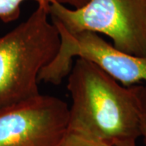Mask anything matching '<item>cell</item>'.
Segmentation results:
<instances>
[{
    "label": "cell",
    "mask_w": 146,
    "mask_h": 146,
    "mask_svg": "<svg viewBox=\"0 0 146 146\" xmlns=\"http://www.w3.org/2000/svg\"><path fill=\"white\" fill-rule=\"evenodd\" d=\"M68 131L114 145L141 136L136 85L124 87L77 58L68 74Z\"/></svg>",
    "instance_id": "cell-1"
},
{
    "label": "cell",
    "mask_w": 146,
    "mask_h": 146,
    "mask_svg": "<svg viewBox=\"0 0 146 146\" xmlns=\"http://www.w3.org/2000/svg\"><path fill=\"white\" fill-rule=\"evenodd\" d=\"M49 6L38 3L26 21L0 36V108L41 94L39 75L60 44L57 28L49 21Z\"/></svg>",
    "instance_id": "cell-2"
},
{
    "label": "cell",
    "mask_w": 146,
    "mask_h": 146,
    "mask_svg": "<svg viewBox=\"0 0 146 146\" xmlns=\"http://www.w3.org/2000/svg\"><path fill=\"white\" fill-rule=\"evenodd\" d=\"M49 12L70 33H102L120 51L146 57V0H89L73 9L54 2Z\"/></svg>",
    "instance_id": "cell-3"
},
{
    "label": "cell",
    "mask_w": 146,
    "mask_h": 146,
    "mask_svg": "<svg viewBox=\"0 0 146 146\" xmlns=\"http://www.w3.org/2000/svg\"><path fill=\"white\" fill-rule=\"evenodd\" d=\"M52 23L57 28L60 44L55 56L42 70L39 81L61 84L70 72L73 58H80L95 64L124 87L146 82V57L120 51L98 33H70L59 24Z\"/></svg>",
    "instance_id": "cell-4"
},
{
    "label": "cell",
    "mask_w": 146,
    "mask_h": 146,
    "mask_svg": "<svg viewBox=\"0 0 146 146\" xmlns=\"http://www.w3.org/2000/svg\"><path fill=\"white\" fill-rule=\"evenodd\" d=\"M68 111L64 101L43 94L0 108V146H60Z\"/></svg>",
    "instance_id": "cell-5"
},
{
    "label": "cell",
    "mask_w": 146,
    "mask_h": 146,
    "mask_svg": "<svg viewBox=\"0 0 146 146\" xmlns=\"http://www.w3.org/2000/svg\"><path fill=\"white\" fill-rule=\"evenodd\" d=\"M25 0H0V20L4 23L16 21L21 15V5ZM37 3L50 4L56 0H35Z\"/></svg>",
    "instance_id": "cell-6"
},
{
    "label": "cell",
    "mask_w": 146,
    "mask_h": 146,
    "mask_svg": "<svg viewBox=\"0 0 146 146\" xmlns=\"http://www.w3.org/2000/svg\"><path fill=\"white\" fill-rule=\"evenodd\" d=\"M60 146H114L104 141L67 131Z\"/></svg>",
    "instance_id": "cell-7"
},
{
    "label": "cell",
    "mask_w": 146,
    "mask_h": 146,
    "mask_svg": "<svg viewBox=\"0 0 146 146\" xmlns=\"http://www.w3.org/2000/svg\"><path fill=\"white\" fill-rule=\"evenodd\" d=\"M139 103L140 132L146 145V85H136Z\"/></svg>",
    "instance_id": "cell-8"
},
{
    "label": "cell",
    "mask_w": 146,
    "mask_h": 146,
    "mask_svg": "<svg viewBox=\"0 0 146 146\" xmlns=\"http://www.w3.org/2000/svg\"><path fill=\"white\" fill-rule=\"evenodd\" d=\"M89 0H56V2L63 4V5H70L73 7V8H79L84 5H85Z\"/></svg>",
    "instance_id": "cell-9"
},
{
    "label": "cell",
    "mask_w": 146,
    "mask_h": 146,
    "mask_svg": "<svg viewBox=\"0 0 146 146\" xmlns=\"http://www.w3.org/2000/svg\"><path fill=\"white\" fill-rule=\"evenodd\" d=\"M114 146H136V141H124L116 142Z\"/></svg>",
    "instance_id": "cell-10"
}]
</instances>
